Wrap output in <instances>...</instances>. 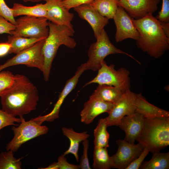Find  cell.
I'll return each mask as SVG.
<instances>
[{
    "mask_svg": "<svg viewBox=\"0 0 169 169\" xmlns=\"http://www.w3.org/2000/svg\"><path fill=\"white\" fill-rule=\"evenodd\" d=\"M11 47V44L7 42L0 43V57L9 54Z\"/></svg>",
    "mask_w": 169,
    "mask_h": 169,
    "instance_id": "74e56055",
    "label": "cell"
},
{
    "mask_svg": "<svg viewBox=\"0 0 169 169\" xmlns=\"http://www.w3.org/2000/svg\"><path fill=\"white\" fill-rule=\"evenodd\" d=\"M62 131L63 135L68 138L70 141L69 148L66 151L63 155L65 156L69 154H72L74 156L76 161H79L78 150L80 142L88 139L90 135L87 131L82 132H77L74 130L72 128L63 127Z\"/></svg>",
    "mask_w": 169,
    "mask_h": 169,
    "instance_id": "ffe728a7",
    "label": "cell"
},
{
    "mask_svg": "<svg viewBox=\"0 0 169 169\" xmlns=\"http://www.w3.org/2000/svg\"><path fill=\"white\" fill-rule=\"evenodd\" d=\"M119 0H94L90 5L101 15L113 19L118 7Z\"/></svg>",
    "mask_w": 169,
    "mask_h": 169,
    "instance_id": "484cf974",
    "label": "cell"
},
{
    "mask_svg": "<svg viewBox=\"0 0 169 169\" xmlns=\"http://www.w3.org/2000/svg\"><path fill=\"white\" fill-rule=\"evenodd\" d=\"M15 75L8 71H0V95L13 84Z\"/></svg>",
    "mask_w": 169,
    "mask_h": 169,
    "instance_id": "f1b7e54d",
    "label": "cell"
},
{
    "mask_svg": "<svg viewBox=\"0 0 169 169\" xmlns=\"http://www.w3.org/2000/svg\"><path fill=\"white\" fill-rule=\"evenodd\" d=\"M96 41L91 44L88 51V59L85 63V70H98L101 67L105 58L110 54H121L126 55L138 63H141L131 55L116 47L110 42L104 29L96 38Z\"/></svg>",
    "mask_w": 169,
    "mask_h": 169,
    "instance_id": "5b68a950",
    "label": "cell"
},
{
    "mask_svg": "<svg viewBox=\"0 0 169 169\" xmlns=\"http://www.w3.org/2000/svg\"><path fill=\"white\" fill-rule=\"evenodd\" d=\"M65 156L63 154L59 156L57 162H54L43 169H79V165H76L69 163Z\"/></svg>",
    "mask_w": 169,
    "mask_h": 169,
    "instance_id": "f546056e",
    "label": "cell"
},
{
    "mask_svg": "<svg viewBox=\"0 0 169 169\" xmlns=\"http://www.w3.org/2000/svg\"><path fill=\"white\" fill-rule=\"evenodd\" d=\"M156 18L160 21L169 23V0H162L161 10Z\"/></svg>",
    "mask_w": 169,
    "mask_h": 169,
    "instance_id": "836d02e7",
    "label": "cell"
},
{
    "mask_svg": "<svg viewBox=\"0 0 169 169\" xmlns=\"http://www.w3.org/2000/svg\"><path fill=\"white\" fill-rule=\"evenodd\" d=\"M136 141L152 153L169 145V117L145 118L142 131Z\"/></svg>",
    "mask_w": 169,
    "mask_h": 169,
    "instance_id": "277c9868",
    "label": "cell"
},
{
    "mask_svg": "<svg viewBox=\"0 0 169 169\" xmlns=\"http://www.w3.org/2000/svg\"><path fill=\"white\" fill-rule=\"evenodd\" d=\"M61 0V1H62V0Z\"/></svg>",
    "mask_w": 169,
    "mask_h": 169,
    "instance_id": "60d3db41",
    "label": "cell"
},
{
    "mask_svg": "<svg viewBox=\"0 0 169 169\" xmlns=\"http://www.w3.org/2000/svg\"><path fill=\"white\" fill-rule=\"evenodd\" d=\"M24 2H38L44 0H23Z\"/></svg>",
    "mask_w": 169,
    "mask_h": 169,
    "instance_id": "ab89813d",
    "label": "cell"
},
{
    "mask_svg": "<svg viewBox=\"0 0 169 169\" xmlns=\"http://www.w3.org/2000/svg\"><path fill=\"white\" fill-rule=\"evenodd\" d=\"M47 9L46 18L54 23L74 29L71 23L74 15L61 4L60 0H44Z\"/></svg>",
    "mask_w": 169,
    "mask_h": 169,
    "instance_id": "9a60e30c",
    "label": "cell"
},
{
    "mask_svg": "<svg viewBox=\"0 0 169 169\" xmlns=\"http://www.w3.org/2000/svg\"><path fill=\"white\" fill-rule=\"evenodd\" d=\"M106 147L94 148L92 167L95 169H110L112 163Z\"/></svg>",
    "mask_w": 169,
    "mask_h": 169,
    "instance_id": "4316f807",
    "label": "cell"
},
{
    "mask_svg": "<svg viewBox=\"0 0 169 169\" xmlns=\"http://www.w3.org/2000/svg\"><path fill=\"white\" fill-rule=\"evenodd\" d=\"M45 39L37 42L32 46L18 53L14 57L0 65V71L8 67L23 64L35 67L42 72L43 70V59L42 48Z\"/></svg>",
    "mask_w": 169,
    "mask_h": 169,
    "instance_id": "9c48e42d",
    "label": "cell"
},
{
    "mask_svg": "<svg viewBox=\"0 0 169 169\" xmlns=\"http://www.w3.org/2000/svg\"><path fill=\"white\" fill-rule=\"evenodd\" d=\"M11 8L14 17L21 15L46 18L47 17V11L45 3L26 6L20 3H14Z\"/></svg>",
    "mask_w": 169,
    "mask_h": 169,
    "instance_id": "44dd1931",
    "label": "cell"
},
{
    "mask_svg": "<svg viewBox=\"0 0 169 169\" xmlns=\"http://www.w3.org/2000/svg\"><path fill=\"white\" fill-rule=\"evenodd\" d=\"M74 9L81 18L90 25L96 38L109 23V19L101 15L90 4H83Z\"/></svg>",
    "mask_w": 169,
    "mask_h": 169,
    "instance_id": "e0dca14e",
    "label": "cell"
},
{
    "mask_svg": "<svg viewBox=\"0 0 169 169\" xmlns=\"http://www.w3.org/2000/svg\"><path fill=\"white\" fill-rule=\"evenodd\" d=\"M108 127L106 117L99 120L94 130V148L109 147L110 134L107 130Z\"/></svg>",
    "mask_w": 169,
    "mask_h": 169,
    "instance_id": "603a6c76",
    "label": "cell"
},
{
    "mask_svg": "<svg viewBox=\"0 0 169 169\" xmlns=\"http://www.w3.org/2000/svg\"><path fill=\"white\" fill-rule=\"evenodd\" d=\"M13 152L9 150L0 154V169H21V158L14 157Z\"/></svg>",
    "mask_w": 169,
    "mask_h": 169,
    "instance_id": "83f0119b",
    "label": "cell"
},
{
    "mask_svg": "<svg viewBox=\"0 0 169 169\" xmlns=\"http://www.w3.org/2000/svg\"><path fill=\"white\" fill-rule=\"evenodd\" d=\"M0 16L12 24L15 25H16V21L13 10L7 5L4 0H0Z\"/></svg>",
    "mask_w": 169,
    "mask_h": 169,
    "instance_id": "1f68e13d",
    "label": "cell"
},
{
    "mask_svg": "<svg viewBox=\"0 0 169 169\" xmlns=\"http://www.w3.org/2000/svg\"><path fill=\"white\" fill-rule=\"evenodd\" d=\"M114 64L108 65L104 60L98 70L97 75L92 80L86 83L85 86L93 83L99 85L105 84L117 87L125 91L130 90V72L125 68L121 67L116 70Z\"/></svg>",
    "mask_w": 169,
    "mask_h": 169,
    "instance_id": "52a82bcc",
    "label": "cell"
},
{
    "mask_svg": "<svg viewBox=\"0 0 169 169\" xmlns=\"http://www.w3.org/2000/svg\"><path fill=\"white\" fill-rule=\"evenodd\" d=\"M2 110L13 116H23L36 109L39 100L37 87L25 76L15 75L12 86L0 95Z\"/></svg>",
    "mask_w": 169,
    "mask_h": 169,
    "instance_id": "6da1fadb",
    "label": "cell"
},
{
    "mask_svg": "<svg viewBox=\"0 0 169 169\" xmlns=\"http://www.w3.org/2000/svg\"><path fill=\"white\" fill-rule=\"evenodd\" d=\"M145 119L142 115L136 112L123 117L118 126L125 132L124 139L129 143H135L143 129Z\"/></svg>",
    "mask_w": 169,
    "mask_h": 169,
    "instance_id": "ac0fdd59",
    "label": "cell"
},
{
    "mask_svg": "<svg viewBox=\"0 0 169 169\" xmlns=\"http://www.w3.org/2000/svg\"><path fill=\"white\" fill-rule=\"evenodd\" d=\"M132 20L140 34L136 40L138 48L156 59L161 57L169 49V38L163 32L160 21L152 14Z\"/></svg>",
    "mask_w": 169,
    "mask_h": 169,
    "instance_id": "7a4b0ae2",
    "label": "cell"
},
{
    "mask_svg": "<svg viewBox=\"0 0 169 169\" xmlns=\"http://www.w3.org/2000/svg\"><path fill=\"white\" fill-rule=\"evenodd\" d=\"M113 19L116 27L115 39L116 42L130 38L137 40L139 33L132 18L122 7L118 6Z\"/></svg>",
    "mask_w": 169,
    "mask_h": 169,
    "instance_id": "7c38bea8",
    "label": "cell"
},
{
    "mask_svg": "<svg viewBox=\"0 0 169 169\" xmlns=\"http://www.w3.org/2000/svg\"><path fill=\"white\" fill-rule=\"evenodd\" d=\"M136 94L130 90H127L115 104L108 116L106 117L108 126H118L124 116L136 112Z\"/></svg>",
    "mask_w": 169,
    "mask_h": 169,
    "instance_id": "8fae6325",
    "label": "cell"
},
{
    "mask_svg": "<svg viewBox=\"0 0 169 169\" xmlns=\"http://www.w3.org/2000/svg\"><path fill=\"white\" fill-rule=\"evenodd\" d=\"M21 121L20 118H17L15 116L6 112L2 109L0 110V130L8 126L16 125H18L15 123H20Z\"/></svg>",
    "mask_w": 169,
    "mask_h": 169,
    "instance_id": "4dcf8cb0",
    "label": "cell"
},
{
    "mask_svg": "<svg viewBox=\"0 0 169 169\" xmlns=\"http://www.w3.org/2000/svg\"><path fill=\"white\" fill-rule=\"evenodd\" d=\"M16 21L11 35L36 38H46L48 36L49 22L46 18L24 16Z\"/></svg>",
    "mask_w": 169,
    "mask_h": 169,
    "instance_id": "ba28073f",
    "label": "cell"
},
{
    "mask_svg": "<svg viewBox=\"0 0 169 169\" xmlns=\"http://www.w3.org/2000/svg\"><path fill=\"white\" fill-rule=\"evenodd\" d=\"M161 0H119L118 6L123 8L132 18L137 19L157 9Z\"/></svg>",
    "mask_w": 169,
    "mask_h": 169,
    "instance_id": "4fadbf2b",
    "label": "cell"
},
{
    "mask_svg": "<svg viewBox=\"0 0 169 169\" xmlns=\"http://www.w3.org/2000/svg\"><path fill=\"white\" fill-rule=\"evenodd\" d=\"M136 112L141 114L145 118L169 117V111L149 103L141 93L136 94Z\"/></svg>",
    "mask_w": 169,
    "mask_h": 169,
    "instance_id": "d6986e66",
    "label": "cell"
},
{
    "mask_svg": "<svg viewBox=\"0 0 169 169\" xmlns=\"http://www.w3.org/2000/svg\"><path fill=\"white\" fill-rule=\"evenodd\" d=\"M21 120L18 127L13 126L12 129L14 133L12 140L7 144V151L11 150L16 151L23 144L40 136L47 133L48 128L42 125V123L36 117L26 121L23 116H19Z\"/></svg>",
    "mask_w": 169,
    "mask_h": 169,
    "instance_id": "8992f818",
    "label": "cell"
},
{
    "mask_svg": "<svg viewBox=\"0 0 169 169\" xmlns=\"http://www.w3.org/2000/svg\"><path fill=\"white\" fill-rule=\"evenodd\" d=\"M85 68L84 63L81 64L77 68L74 75L67 80L51 111L45 115L38 117V120L42 123L45 121H52L59 117V112L61 105L66 97L75 88L79 78L85 71Z\"/></svg>",
    "mask_w": 169,
    "mask_h": 169,
    "instance_id": "5bb4252c",
    "label": "cell"
},
{
    "mask_svg": "<svg viewBox=\"0 0 169 169\" xmlns=\"http://www.w3.org/2000/svg\"><path fill=\"white\" fill-rule=\"evenodd\" d=\"M161 27L166 35L169 38V23L160 21Z\"/></svg>",
    "mask_w": 169,
    "mask_h": 169,
    "instance_id": "f35d334b",
    "label": "cell"
},
{
    "mask_svg": "<svg viewBox=\"0 0 169 169\" xmlns=\"http://www.w3.org/2000/svg\"><path fill=\"white\" fill-rule=\"evenodd\" d=\"M149 152L148 149L144 148L139 156L133 161L125 169H139Z\"/></svg>",
    "mask_w": 169,
    "mask_h": 169,
    "instance_id": "e575fe53",
    "label": "cell"
},
{
    "mask_svg": "<svg viewBox=\"0 0 169 169\" xmlns=\"http://www.w3.org/2000/svg\"><path fill=\"white\" fill-rule=\"evenodd\" d=\"M45 38H36L9 35L7 42L11 45L9 53L17 54L32 46L38 41Z\"/></svg>",
    "mask_w": 169,
    "mask_h": 169,
    "instance_id": "cb8c5ba5",
    "label": "cell"
},
{
    "mask_svg": "<svg viewBox=\"0 0 169 169\" xmlns=\"http://www.w3.org/2000/svg\"><path fill=\"white\" fill-rule=\"evenodd\" d=\"M15 28V25L0 16V34L5 33L11 35V32Z\"/></svg>",
    "mask_w": 169,
    "mask_h": 169,
    "instance_id": "8d00e7d4",
    "label": "cell"
},
{
    "mask_svg": "<svg viewBox=\"0 0 169 169\" xmlns=\"http://www.w3.org/2000/svg\"><path fill=\"white\" fill-rule=\"evenodd\" d=\"M124 92L117 87L101 84L98 85L92 95L104 101L115 104L120 98Z\"/></svg>",
    "mask_w": 169,
    "mask_h": 169,
    "instance_id": "7402d4cb",
    "label": "cell"
},
{
    "mask_svg": "<svg viewBox=\"0 0 169 169\" xmlns=\"http://www.w3.org/2000/svg\"><path fill=\"white\" fill-rule=\"evenodd\" d=\"M94 0H63L61 1V4L69 10L72 8L86 4H90Z\"/></svg>",
    "mask_w": 169,
    "mask_h": 169,
    "instance_id": "d590c367",
    "label": "cell"
},
{
    "mask_svg": "<svg viewBox=\"0 0 169 169\" xmlns=\"http://www.w3.org/2000/svg\"><path fill=\"white\" fill-rule=\"evenodd\" d=\"M48 26L49 34L42 48L43 59L42 73L46 81L49 80L52 63L59 47L64 45L72 49L76 45L75 39L72 37L74 33V29L50 22H49Z\"/></svg>",
    "mask_w": 169,
    "mask_h": 169,
    "instance_id": "3957f363",
    "label": "cell"
},
{
    "mask_svg": "<svg viewBox=\"0 0 169 169\" xmlns=\"http://www.w3.org/2000/svg\"><path fill=\"white\" fill-rule=\"evenodd\" d=\"M114 104L104 101L92 95L85 102L80 112L82 122L88 125L91 123L98 115L104 113L109 114Z\"/></svg>",
    "mask_w": 169,
    "mask_h": 169,
    "instance_id": "2e32d148",
    "label": "cell"
},
{
    "mask_svg": "<svg viewBox=\"0 0 169 169\" xmlns=\"http://www.w3.org/2000/svg\"><path fill=\"white\" fill-rule=\"evenodd\" d=\"M118 149L116 153L110 156L112 168L125 169L137 157L144 147L139 143L137 144L129 143L125 139L116 141Z\"/></svg>",
    "mask_w": 169,
    "mask_h": 169,
    "instance_id": "30bf717a",
    "label": "cell"
},
{
    "mask_svg": "<svg viewBox=\"0 0 169 169\" xmlns=\"http://www.w3.org/2000/svg\"><path fill=\"white\" fill-rule=\"evenodd\" d=\"M152 157L148 161H143L140 169H168L169 152L158 151L153 153Z\"/></svg>",
    "mask_w": 169,
    "mask_h": 169,
    "instance_id": "d4e9b609",
    "label": "cell"
},
{
    "mask_svg": "<svg viewBox=\"0 0 169 169\" xmlns=\"http://www.w3.org/2000/svg\"><path fill=\"white\" fill-rule=\"evenodd\" d=\"M83 146V154L80 160L79 165V169H91L89 163L88 157V150L89 146L88 140L87 139L82 141Z\"/></svg>",
    "mask_w": 169,
    "mask_h": 169,
    "instance_id": "d6a6232c",
    "label": "cell"
}]
</instances>
